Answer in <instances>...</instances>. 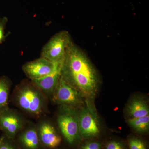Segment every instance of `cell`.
Returning <instances> with one entry per match:
<instances>
[{
  "label": "cell",
  "mask_w": 149,
  "mask_h": 149,
  "mask_svg": "<svg viewBox=\"0 0 149 149\" xmlns=\"http://www.w3.org/2000/svg\"><path fill=\"white\" fill-rule=\"evenodd\" d=\"M129 149H147L146 144L141 139L133 138L128 142Z\"/></svg>",
  "instance_id": "obj_15"
},
{
  "label": "cell",
  "mask_w": 149,
  "mask_h": 149,
  "mask_svg": "<svg viewBox=\"0 0 149 149\" xmlns=\"http://www.w3.org/2000/svg\"><path fill=\"white\" fill-rule=\"evenodd\" d=\"M0 149H14L13 147L12 146L7 142L4 141L3 139H1L0 140Z\"/></svg>",
  "instance_id": "obj_19"
},
{
  "label": "cell",
  "mask_w": 149,
  "mask_h": 149,
  "mask_svg": "<svg viewBox=\"0 0 149 149\" xmlns=\"http://www.w3.org/2000/svg\"><path fill=\"white\" fill-rule=\"evenodd\" d=\"M19 105L31 114L39 115L42 111V100L40 93L33 87L27 85L19 90L17 95Z\"/></svg>",
  "instance_id": "obj_3"
},
{
  "label": "cell",
  "mask_w": 149,
  "mask_h": 149,
  "mask_svg": "<svg viewBox=\"0 0 149 149\" xmlns=\"http://www.w3.org/2000/svg\"><path fill=\"white\" fill-rule=\"evenodd\" d=\"M63 65H58L53 72L39 79L32 80L39 89L47 93H51L54 91L61 76Z\"/></svg>",
  "instance_id": "obj_9"
},
{
  "label": "cell",
  "mask_w": 149,
  "mask_h": 149,
  "mask_svg": "<svg viewBox=\"0 0 149 149\" xmlns=\"http://www.w3.org/2000/svg\"><path fill=\"white\" fill-rule=\"evenodd\" d=\"M1 44V43H0V44Z\"/></svg>",
  "instance_id": "obj_20"
},
{
  "label": "cell",
  "mask_w": 149,
  "mask_h": 149,
  "mask_svg": "<svg viewBox=\"0 0 149 149\" xmlns=\"http://www.w3.org/2000/svg\"><path fill=\"white\" fill-rule=\"evenodd\" d=\"M55 102L66 104H75L80 102V97L76 89L61 77L54 91Z\"/></svg>",
  "instance_id": "obj_6"
},
{
  "label": "cell",
  "mask_w": 149,
  "mask_h": 149,
  "mask_svg": "<svg viewBox=\"0 0 149 149\" xmlns=\"http://www.w3.org/2000/svg\"><path fill=\"white\" fill-rule=\"evenodd\" d=\"M80 134L85 137H93L100 133L97 121L93 113L88 109L84 108L78 117Z\"/></svg>",
  "instance_id": "obj_7"
},
{
  "label": "cell",
  "mask_w": 149,
  "mask_h": 149,
  "mask_svg": "<svg viewBox=\"0 0 149 149\" xmlns=\"http://www.w3.org/2000/svg\"><path fill=\"white\" fill-rule=\"evenodd\" d=\"M106 149H125L121 143L117 141H111L107 145Z\"/></svg>",
  "instance_id": "obj_16"
},
{
  "label": "cell",
  "mask_w": 149,
  "mask_h": 149,
  "mask_svg": "<svg viewBox=\"0 0 149 149\" xmlns=\"http://www.w3.org/2000/svg\"><path fill=\"white\" fill-rule=\"evenodd\" d=\"M20 141L24 146L29 149H37L39 148V139L35 129L26 130L20 136Z\"/></svg>",
  "instance_id": "obj_12"
},
{
  "label": "cell",
  "mask_w": 149,
  "mask_h": 149,
  "mask_svg": "<svg viewBox=\"0 0 149 149\" xmlns=\"http://www.w3.org/2000/svg\"><path fill=\"white\" fill-rule=\"evenodd\" d=\"M80 149H101V146L97 142H90L85 144Z\"/></svg>",
  "instance_id": "obj_17"
},
{
  "label": "cell",
  "mask_w": 149,
  "mask_h": 149,
  "mask_svg": "<svg viewBox=\"0 0 149 149\" xmlns=\"http://www.w3.org/2000/svg\"><path fill=\"white\" fill-rule=\"evenodd\" d=\"M128 111L132 118L149 115L148 106L146 102L143 100H134L131 102L128 106Z\"/></svg>",
  "instance_id": "obj_11"
},
{
  "label": "cell",
  "mask_w": 149,
  "mask_h": 149,
  "mask_svg": "<svg viewBox=\"0 0 149 149\" xmlns=\"http://www.w3.org/2000/svg\"><path fill=\"white\" fill-rule=\"evenodd\" d=\"M71 42L70 36L67 31L57 33L43 47L41 57L63 65L68 48Z\"/></svg>",
  "instance_id": "obj_2"
},
{
  "label": "cell",
  "mask_w": 149,
  "mask_h": 149,
  "mask_svg": "<svg viewBox=\"0 0 149 149\" xmlns=\"http://www.w3.org/2000/svg\"><path fill=\"white\" fill-rule=\"evenodd\" d=\"M61 76L87 95L95 93L98 78L94 68L85 54L71 42L67 51Z\"/></svg>",
  "instance_id": "obj_1"
},
{
  "label": "cell",
  "mask_w": 149,
  "mask_h": 149,
  "mask_svg": "<svg viewBox=\"0 0 149 149\" xmlns=\"http://www.w3.org/2000/svg\"><path fill=\"white\" fill-rule=\"evenodd\" d=\"M23 127L21 119L8 108L0 111V128L10 138Z\"/></svg>",
  "instance_id": "obj_8"
},
{
  "label": "cell",
  "mask_w": 149,
  "mask_h": 149,
  "mask_svg": "<svg viewBox=\"0 0 149 149\" xmlns=\"http://www.w3.org/2000/svg\"><path fill=\"white\" fill-rule=\"evenodd\" d=\"M7 22L6 19L4 18L0 22V43L2 42L4 40V27Z\"/></svg>",
  "instance_id": "obj_18"
},
{
  "label": "cell",
  "mask_w": 149,
  "mask_h": 149,
  "mask_svg": "<svg viewBox=\"0 0 149 149\" xmlns=\"http://www.w3.org/2000/svg\"><path fill=\"white\" fill-rule=\"evenodd\" d=\"M10 84L5 77H0V111L8 108Z\"/></svg>",
  "instance_id": "obj_13"
},
{
  "label": "cell",
  "mask_w": 149,
  "mask_h": 149,
  "mask_svg": "<svg viewBox=\"0 0 149 149\" xmlns=\"http://www.w3.org/2000/svg\"><path fill=\"white\" fill-rule=\"evenodd\" d=\"M39 136L43 144L49 148H56L61 142V138L57 134L55 129L48 123H44L40 125Z\"/></svg>",
  "instance_id": "obj_10"
},
{
  "label": "cell",
  "mask_w": 149,
  "mask_h": 149,
  "mask_svg": "<svg viewBox=\"0 0 149 149\" xmlns=\"http://www.w3.org/2000/svg\"><path fill=\"white\" fill-rule=\"evenodd\" d=\"M42 57L27 63L23 66L24 73L31 80L39 79L54 71L58 65Z\"/></svg>",
  "instance_id": "obj_5"
},
{
  "label": "cell",
  "mask_w": 149,
  "mask_h": 149,
  "mask_svg": "<svg viewBox=\"0 0 149 149\" xmlns=\"http://www.w3.org/2000/svg\"><path fill=\"white\" fill-rule=\"evenodd\" d=\"M128 123L132 128L137 132L144 133L149 130V116L133 118L128 120Z\"/></svg>",
  "instance_id": "obj_14"
},
{
  "label": "cell",
  "mask_w": 149,
  "mask_h": 149,
  "mask_svg": "<svg viewBox=\"0 0 149 149\" xmlns=\"http://www.w3.org/2000/svg\"><path fill=\"white\" fill-rule=\"evenodd\" d=\"M58 124L67 141L72 144L80 134L78 117L72 111L66 109L58 116Z\"/></svg>",
  "instance_id": "obj_4"
}]
</instances>
